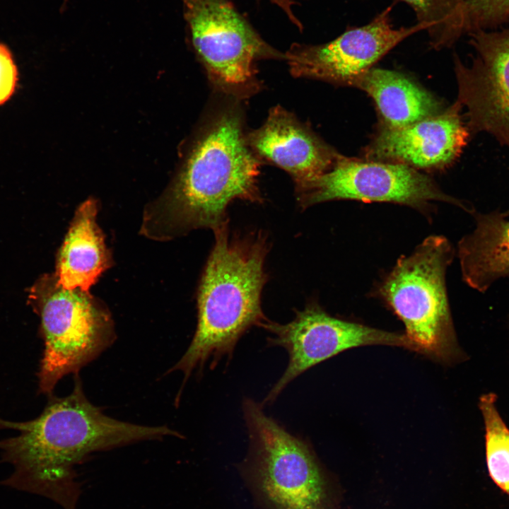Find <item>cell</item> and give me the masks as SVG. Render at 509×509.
Instances as JSON below:
<instances>
[{
    "label": "cell",
    "instance_id": "cell-1",
    "mask_svg": "<svg viewBox=\"0 0 509 509\" xmlns=\"http://www.w3.org/2000/svg\"><path fill=\"white\" fill-rule=\"evenodd\" d=\"M72 392L52 397L42 414L24 422L0 418V429L18 431L0 440L2 462L14 471L0 484L49 498L64 509H76L80 486L74 467L95 451L165 436L182 438L166 426H147L105 415L83 390L78 373Z\"/></svg>",
    "mask_w": 509,
    "mask_h": 509
},
{
    "label": "cell",
    "instance_id": "cell-2",
    "mask_svg": "<svg viewBox=\"0 0 509 509\" xmlns=\"http://www.w3.org/2000/svg\"><path fill=\"white\" fill-rule=\"evenodd\" d=\"M259 163L249 146L238 111L213 115L163 197L144 214L143 231L157 239L227 223L235 199L261 202Z\"/></svg>",
    "mask_w": 509,
    "mask_h": 509
},
{
    "label": "cell",
    "instance_id": "cell-3",
    "mask_svg": "<svg viewBox=\"0 0 509 509\" xmlns=\"http://www.w3.org/2000/svg\"><path fill=\"white\" fill-rule=\"evenodd\" d=\"M213 230L215 243L198 291L197 329L183 356L167 373L181 371L182 387L209 361L214 368L223 358L230 360L243 334L268 320L261 307L267 279L266 237L261 233L230 237L227 223Z\"/></svg>",
    "mask_w": 509,
    "mask_h": 509
},
{
    "label": "cell",
    "instance_id": "cell-4",
    "mask_svg": "<svg viewBox=\"0 0 509 509\" xmlns=\"http://www.w3.org/2000/svg\"><path fill=\"white\" fill-rule=\"evenodd\" d=\"M454 252L446 238L429 236L397 260L380 288L416 352L447 363L468 359L457 342L445 285Z\"/></svg>",
    "mask_w": 509,
    "mask_h": 509
},
{
    "label": "cell",
    "instance_id": "cell-5",
    "mask_svg": "<svg viewBox=\"0 0 509 509\" xmlns=\"http://www.w3.org/2000/svg\"><path fill=\"white\" fill-rule=\"evenodd\" d=\"M183 15L193 47L210 80L225 93L254 92L255 63L283 59L268 45L231 0H183Z\"/></svg>",
    "mask_w": 509,
    "mask_h": 509
},
{
    "label": "cell",
    "instance_id": "cell-6",
    "mask_svg": "<svg viewBox=\"0 0 509 509\" xmlns=\"http://www.w3.org/2000/svg\"><path fill=\"white\" fill-rule=\"evenodd\" d=\"M44 351L38 372L40 392L52 394L65 375L78 373L115 340L108 311L80 289L54 284L42 303Z\"/></svg>",
    "mask_w": 509,
    "mask_h": 509
},
{
    "label": "cell",
    "instance_id": "cell-7",
    "mask_svg": "<svg viewBox=\"0 0 509 509\" xmlns=\"http://www.w3.org/2000/svg\"><path fill=\"white\" fill-rule=\"evenodd\" d=\"M242 412L267 499L276 509H319L323 478L309 444L267 415L262 404L251 398H244Z\"/></svg>",
    "mask_w": 509,
    "mask_h": 509
},
{
    "label": "cell",
    "instance_id": "cell-8",
    "mask_svg": "<svg viewBox=\"0 0 509 509\" xmlns=\"http://www.w3.org/2000/svg\"><path fill=\"white\" fill-rule=\"evenodd\" d=\"M302 208L337 199L391 202L421 208L431 201L455 204L471 213L464 202L443 193L427 176L397 163L360 161L341 157L325 172L296 183Z\"/></svg>",
    "mask_w": 509,
    "mask_h": 509
},
{
    "label": "cell",
    "instance_id": "cell-9",
    "mask_svg": "<svg viewBox=\"0 0 509 509\" xmlns=\"http://www.w3.org/2000/svg\"><path fill=\"white\" fill-rule=\"evenodd\" d=\"M273 334L270 346L283 347L288 365L262 404H272L285 387L314 365L351 348L366 345H390L414 351L416 349L405 334L390 332L347 322L327 314L317 304L296 311V317L281 324L269 320L260 326Z\"/></svg>",
    "mask_w": 509,
    "mask_h": 509
},
{
    "label": "cell",
    "instance_id": "cell-10",
    "mask_svg": "<svg viewBox=\"0 0 509 509\" xmlns=\"http://www.w3.org/2000/svg\"><path fill=\"white\" fill-rule=\"evenodd\" d=\"M468 35L472 62L454 60L456 102L466 110L470 132L486 133L509 149V25Z\"/></svg>",
    "mask_w": 509,
    "mask_h": 509
},
{
    "label": "cell",
    "instance_id": "cell-11",
    "mask_svg": "<svg viewBox=\"0 0 509 509\" xmlns=\"http://www.w3.org/2000/svg\"><path fill=\"white\" fill-rule=\"evenodd\" d=\"M390 11L387 8L369 23L348 29L329 42L293 44L284 54L291 73L296 77L351 86L399 42L423 30L419 23L394 28Z\"/></svg>",
    "mask_w": 509,
    "mask_h": 509
},
{
    "label": "cell",
    "instance_id": "cell-12",
    "mask_svg": "<svg viewBox=\"0 0 509 509\" xmlns=\"http://www.w3.org/2000/svg\"><path fill=\"white\" fill-rule=\"evenodd\" d=\"M455 103L440 113L401 127L385 126L366 148L370 160L391 162L424 169L452 165L468 141L470 131Z\"/></svg>",
    "mask_w": 509,
    "mask_h": 509
},
{
    "label": "cell",
    "instance_id": "cell-13",
    "mask_svg": "<svg viewBox=\"0 0 509 509\" xmlns=\"http://www.w3.org/2000/svg\"><path fill=\"white\" fill-rule=\"evenodd\" d=\"M246 139L257 156L286 170L295 184L325 172L342 157L279 106Z\"/></svg>",
    "mask_w": 509,
    "mask_h": 509
},
{
    "label": "cell",
    "instance_id": "cell-14",
    "mask_svg": "<svg viewBox=\"0 0 509 509\" xmlns=\"http://www.w3.org/2000/svg\"><path fill=\"white\" fill-rule=\"evenodd\" d=\"M472 215L475 227L460 240L458 257L464 282L485 292L509 279V220L498 211Z\"/></svg>",
    "mask_w": 509,
    "mask_h": 509
},
{
    "label": "cell",
    "instance_id": "cell-15",
    "mask_svg": "<svg viewBox=\"0 0 509 509\" xmlns=\"http://www.w3.org/2000/svg\"><path fill=\"white\" fill-rule=\"evenodd\" d=\"M96 214L93 199L86 201L76 211L57 262L56 282L64 288L88 292L110 266V255L96 223Z\"/></svg>",
    "mask_w": 509,
    "mask_h": 509
},
{
    "label": "cell",
    "instance_id": "cell-16",
    "mask_svg": "<svg viewBox=\"0 0 509 509\" xmlns=\"http://www.w3.org/2000/svg\"><path fill=\"white\" fill-rule=\"evenodd\" d=\"M351 86L373 98L387 127H404L442 112L434 96L397 71L371 68Z\"/></svg>",
    "mask_w": 509,
    "mask_h": 509
},
{
    "label": "cell",
    "instance_id": "cell-17",
    "mask_svg": "<svg viewBox=\"0 0 509 509\" xmlns=\"http://www.w3.org/2000/svg\"><path fill=\"white\" fill-rule=\"evenodd\" d=\"M483 426L486 466L489 476L509 496V428L498 406V395L491 391L478 399Z\"/></svg>",
    "mask_w": 509,
    "mask_h": 509
},
{
    "label": "cell",
    "instance_id": "cell-18",
    "mask_svg": "<svg viewBox=\"0 0 509 509\" xmlns=\"http://www.w3.org/2000/svg\"><path fill=\"white\" fill-rule=\"evenodd\" d=\"M411 7L435 49L452 45L464 33L462 0H401Z\"/></svg>",
    "mask_w": 509,
    "mask_h": 509
},
{
    "label": "cell",
    "instance_id": "cell-19",
    "mask_svg": "<svg viewBox=\"0 0 509 509\" xmlns=\"http://www.w3.org/2000/svg\"><path fill=\"white\" fill-rule=\"evenodd\" d=\"M464 34L509 25V0H462Z\"/></svg>",
    "mask_w": 509,
    "mask_h": 509
},
{
    "label": "cell",
    "instance_id": "cell-20",
    "mask_svg": "<svg viewBox=\"0 0 509 509\" xmlns=\"http://www.w3.org/2000/svg\"><path fill=\"white\" fill-rule=\"evenodd\" d=\"M17 71L9 49L0 44V105L6 101L13 93Z\"/></svg>",
    "mask_w": 509,
    "mask_h": 509
},
{
    "label": "cell",
    "instance_id": "cell-21",
    "mask_svg": "<svg viewBox=\"0 0 509 509\" xmlns=\"http://www.w3.org/2000/svg\"><path fill=\"white\" fill-rule=\"evenodd\" d=\"M504 213V215H505V216H509V211H507V212H505V213Z\"/></svg>",
    "mask_w": 509,
    "mask_h": 509
},
{
    "label": "cell",
    "instance_id": "cell-22",
    "mask_svg": "<svg viewBox=\"0 0 509 509\" xmlns=\"http://www.w3.org/2000/svg\"><path fill=\"white\" fill-rule=\"evenodd\" d=\"M508 334H509V320L508 322Z\"/></svg>",
    "mask_w": 509,
    "mask_h": 509
}]
</instances>
